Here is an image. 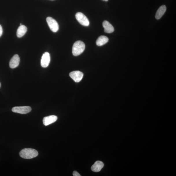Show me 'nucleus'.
<instances>
[{"instance_id": "nucleus-2", "label": "nucleus", "mask_w": 176, "mask_h": 176, "mask_svg": "<svg viewBox=\"0 0 176 176\" xmlns=\"http://www.w3.org/2000/svg\"><path fill=\"white\" fill-rule=\"evenodd\" d=\"M85 48V45L84 42L80 40L77 41L74 43L73 46V55L75 56L80 55L84 51Z\"/></svg>"}, {"instance_id": "nucleus-16", "label": "nucleus", "mask_w": 176, "mask_h": 176, "mask_svg": "<svg viewBox=\"0 0 176 176\" xmlns=\"http://www.w3.org/2000/svg\"><path fill=\"white\" fill-rule=\"evenodd\" d=\"M2 33H3V29L1 25H0V37L1 36Z\"/></svg>"}, {"instance_id": "nucleus-18", "label": "nucleus", "mask_w": 176, "mask_h": 176, "mask_svg": "<svg viewBox=\"0 0 176 176\" xmlns=\"http://www.w3.org/2000/svg\"><path fill=\"white\" fill-rule=\"evenodd\" d=\"M1 83H0V88H1Z\"/></svg>"}, {"instance_id": "nucleus-5", "label": "nucleus", "mask_w": 176, "mask_h": 176, "mask_svg": "<svg viewBox=\"0 0 176 176\" xmlns=\"http://www.w3.org/2000/svg\"><path fill=\"white\" fill-rule=\"evenodd\" d=\"M31 110V108L29 106L15 107L12 109V111L14 113L23 114L29 113Z\"/></svg>"}, {"instance_id": "nucleus-8", "label": "nucleus", "mask_w": 176, "mask_h": 176, "mask_svg": "<svg viewBox=\"0 0 176 176\" xmlns=\"http://www.w3.org/2000/svg\"><path fill=\"white\" fill-rule=\"evenodd\" d=\"M58 117L55 115L45 117L43 119V124L45 126L54 123L57 120Z\"/></svg>"}, {"instance_id": "nucleus-9", "label": "nucleus", "mask_w": 176, "mask_h": 176, "mask_svg": "<svg viewBox=\"0 0 176 176\" xmlns=\"http://www.w3.org/2000/svg\"><path fill=\"white\" fill-rule=\"evenodd\" d=\"M20 59L18 55H15L12 58L10 61L9 65L10 68H16L18 66L19 64Z\"/></svg>"}, {"instance_id": "nucleus-3", "label": "nucleus", "mask_w": 176, "mask_h": 176, "mask_svg": "<svg viewBox=\"0 0 176 176\" xmlns=\"http://www.w3.org/2000/svg\"><path fill=\"white\" fill-rule=\"evenodd\" d=\"M76 19L80 23L84 26H88L90 22L87 17L82 13L78 12L75 15Z\"/></svg>"}, {"instance_id": "nucleus-13", "label": "nucleus", "mask_w": 176, "mask_h": 176, "mask_svg": "<svg viewBox=\"0 0 176 176\" xmlns=\"http://www.w3.org/2000/svg\"><path fill=\"white\" fill-rule=\"evenodd\" d=\"M27 28L23 25H21L18 28L17 31V36L18 37L21 38L26 34Z\"/></svg>"}, {"instance_id": "nucleus-12", "label": "nucleus", "mask_w": 176, "mask_h": 176, "mask_svg": "<svg viewBox=\"0 0 176 176\" xmlns=\"http://www.w3.org/2000/svg\"><path fill=\"white\" fill-rule=\"evenodd\" d=\"M166 10V7L164 5L160 6L158 9L155 14V18L157 19H160L161 18Z\"/></svg>"}, {"instance_id": "nucleus-11", "label": "nucleus", "mask_w": 176, "mask_h": 176, "mask_svg": "<svg viewBox=\"0 0 176 176\" xmlns=\"http://www.w3.org/2000/svg\"><path fill=\"white\" fill-rule=\"evenodd\" d=\"M104 28V31L105 33L111 34L114 31V27L109 22L107 21H104L103 24Z\"/></svg>"}, {"instance_id": "nucleus-14", "label": "nucleus", "mask_w": 176, "mask_h": 176, "mask_svg": "<svg viewBox=\"0 0 176 176\" xmlns=\"http://www.w3.org/2000/svg\"><path fill=\"white\" fill-rule=\"evenodd\" d=\"M108 37L104 36H101L99 37L96 42V45L98 46H101L106 44L108 42Z\"/></svg>"}, {"instance_id": "nucleus-15", "label": "nucleus", "mask_w": 176, "mask_h": 176, "mask_svg": "<svg viewBox=\"0 0 176 176\" xmlns=\"http://www.w3.org/2000/svg\"><path fill=\"white\" fill-rule=\"evenodd\" d=\"M73 175L74 176H81V175L76 171H74L73 172Z\"/></svg>"}, {"instance_id": "nucleus-4", "label": "nucleus", "mask_w": 176, "mask_h": 176, "mask_svg": "<svg viewBox=\"0 0 176 176\" xmlns=\"http://www.w3.org/2000/svg\"><path fill=\"white\" fill-rule=\"evenodd\" d=\"M47 21L50 29L53 32H56L59 29L58 23L51 17H48L47 18Z\"/></svg>"}, {"instance_id": "nucleus-1", "label": "nucleus", "mask_w": 176, "mask_h": 176, "mask_svg": "<svg viewBox=\"0 0 176 176\" xmlns=\"http://www.w3.org/2000/svg\"><path fill=\"white\" fill-rule=\"evenodd\" d=\"M19 155L20 157L24 159H30L36 157L38 155V153L34 149L27 148L21 150Z\"/></svg>"}, {"instance_id": "nucleus-6", "label": "nucleus", "mask_w": 176, "mask_h": 176, "mask_svg": "<svg viewBox=\"0 0 176 176\" xmlns=\"http://www.w3.org/2000/svg\"><path fill=\"white\" fill-rule=\"evenodd\" d=\"M83 76V73L79 71H73L70 73V77L76 83L80 82Z\"/></svg>"}, {"instance_id": "nucleus-10", "label": "nucleus", "mask_w": 176, "mask_h": 176, "mask_svg": "<svg viewBox=\"0 0 176 176\" xmlns=\"http://www.w3.org/2000/svg\"><path fill=\"white\" fill-rule=\"evenodd\" d=\"M103 163L100 161H97L95 162L91 167V170L93 172H98L102 169L104 166Z\"/></svg>"}, {"instance_id": "nucleus-17", "label": "nucleus", "mask_w": 176, "mask_h": 176, "mask_svg": "<svg viewBox=\"0 0 176 176\" xmlns=\"http://www.w3.org/2000/svg\"><path fill=\"white\" fill-rule=\"evenodd\" d=\"M103 1H108V0H103Z\"/></svg>"}, {"instance_id": "nucleus-7", "label": "nucleus", "mask_w": 176, "mask_h": 176, "mask_svg": "<svg viewBox=\"0 0 176 176\" xmlns=\"http://www.w3.org/2000/svg\"><path fill=\"white\" fill-rule=\"evenodd\" d=\"M50 62L49 53L47 52L43 54L41 60V65L43 68H47L49 66Z\"/></svg>"}]
</instances>
